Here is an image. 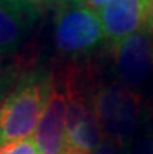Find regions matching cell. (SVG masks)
I'll use <instances>...</instances> for the list:
<instances>
[{"label":"cell","instance_id":"1","mask_svg":"<svg viewBox=\"0 0 153 154\" xmlns=\"http://www.w3.org/2000/svg\"><path fill=\"white\" fill-rule=\"evenodd\" d=\"M55 73L31 69L17 78L0 103V145L30 137L47 106Z\"/></svg>","mask_w":153,"mask_h":154},{"label":"cell","instance_id":"2","mask_svg":"<svg viewBox=\"0 0 153 154\" xmlns=\"http://www.w3.org/2000/svg\"><path fill=\"white\" fill-rule=\"evenodd\" d=\"M91 100L103 139L127 151L142 122V101L136 90L119 81L91 84Z\"/></svg>","mask_w":153,"mask_h":154},{"label":"cell","instance_id":"3","mask_svg":"<svg viewBox=\"0 0 153 154\" xmlns=\"http://www.w3.org/2000/svg\"><path fill=\"white\" fill-rule=\"evenodd\" d=\"M67 95L64 154H94L103 140L91 100V84L84 72L69 67L59 75Z\"/></svg>","mask_w":153,"mask_h":154},{"label":"cell","instance_id":"4","mask_svg":"<svg viewBox=\"0 0 153 154\" xmlns=\"http://www.w3.org/2000/svg\"><path fill=\"white\" fill-rule=\"evenodd\" d=\"M102 20L86 5H59L53 22V45L59 56L80 59L105 44Z\"/></svg>","mask_w":153,"mask_h":154},{"label":"cell","instance_id":"5","mask_svg":"<svg viewBox=\"0 0 153 154\" xmlns=\"http://www.w3.org/2000/svg\"><path fill=\"white\" fill-rule=\"evenodd\" d=\"M117 81L138 90L153 73V25H148L111 47Z\"/></svg>","mask_w":153,"mask_h":154},{"label":"cell","instance_id":"6","mask_svg":"<svg viewBox=\"0 0 153 154\" xmlns=\"http://www.w3.org/2000/svg\"><path fill=\"white\" fill-rule=\"evenodd\" d=\"M98 17L105 41L114 47L130 34L153 25V0H111L98 11Z\"/></svg>","mask_w":153,"mask_h":154},{"label":"cell","instance_id":"7","mask_svg":"<svg viewBox=\"0 0 153 154\" xmlns=\"http://www.w3.org/2000/svg\"><path fill=\"white\" fill-rule=\"evenodd\" d=\"M67 95L59 75L53 78L50 98L36 126L34 140L41 154H64L66 151Z\"/></svg>","mask_w":153,"mask_h":154},{"label":"cell","instance_id":"8","mask_svg":"<svg viewBox=\"0 0 153 154\" xmlns=\"http://www.w3.org/2000/svg\"><path fill=\"white\" fill-rule=\"evenodd\" d=\"M36 16L0 0V55L14 58L31 36Z\"/></svg>","mask_w":153,"mask_h":154},{"label":"cell","instance_id":"9","mask_svg":"<svg viewBox=\"0 0 153 154\" xmlns=\"http://www.w3.org/2000/svg\"><path fill=\"white\" fill-rule=\"evenodd\" d=\"M0 154H41L34 137H25L0 145Z\"/></svg>","mask_w":153,"mask_h":154},{"label":"cell","instance_id":"10","mask_svg":"<svg viewBox=\"0 0 153 154\" xmlns=\"http://www.w3.org/2000/svg\"><path fill=\"white\" fill-rule=\"evenodd\" d=\"M21 73V62L13 58L0 55V84L13 86Z\"/></svg>","mask_w":153,"mask_h":154},{"label":"cell","instance_id":"11","mask_svg":"<svg viewBox=\"0 0 153 154\" xmlns=\"http://www.w3.org/2000/svg\"><path fill=\"white\" fill-rule=\"evenodd\" d=\"M6 2H10L16 8H19V10L28 13L31 16H36V17L39 16L42 8L46 6L44 0H6Z\"/></svg>","mask_w":153,"mask_h":154},{"label":"cell","instance_id":"12","mask_svg":"<svg viewBox=\"0 0 153 154\" xmlns=\"http://www.w3.org/2000/svg\"><path fill=\"white\" fill-rule=\"evenodd\" d=\"M133 154H153V129L144 132L133 146Z\"/></svg>","mask_w":153,"mask_h":154},{"label":"cell","instance_id":"13","mask_svg":"<svg viewBox=\"0 0 153 154\" xmlns=\"http://www.w3.org/2000/svg\"><path fill=\"white\" fill-rule=\"evenodd\" d=\"M122 152H127V151H122L120 148H117L113 142L110 140H102V143L98 145V148L95 149L94 154H122Z\"/></svg>","mask_w":153,"mask_h":154},{"label":"cell","instance_id":"14","mask_svg":"<svg viewBox=\"0 0 153 154\" xmlns=\"http://www.w3.org/2000/svg\"><path fill=\"white\" fill-rule=\"evenodd\" d=\"M84 2H86V6L88 8H91L92 11H95L98 14V11H100L105 5L110 3L111 0H84Z\"/></svg>","mask_w":153,"mask_h":154},{"label":"cell","instance_id":"15","mask_svg":"<svg viewBox=\"0 0 153 154\" xmlns=\"http://www.w3.org/2000/svg\"><path fill=\"white\" fill-rule=\"evenodd\" d=\"M59 5H84V0H59Z\"/></svg>","mask_w":153,"mask_h":154},{"label":"cell","instance_id":"16","mask_svg":"<svg viewBox=\"0 0 153 154\" xmlns=\"http://www.w3.org/2000/svg\"><path fill=\"white\" fill-rule=\"evenodd\" d=\"M10 87H13V86H10V84H0V100L5 98V94L10 90Z\"/></svg>","mask_w":153,"mask_h":154},{"label":"cell","instance_id":"17","mask_svg":"<svg viewBox=\"0 0 153 154\" xmlns=\"http://www.w3.org/2000/svg\"><path fill=\"white\" fill-rule=\"evenodd\" d=\"M56 2H59V0H44L46 6H47V5H53V3H56Z\"/></svg>","mask_w":153,"mask_h":154}]
</instances>
